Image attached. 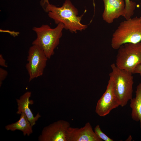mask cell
<instances>
[{
    "mask_svg": "<svg viewBox=\"0 0 141 141\" xmlns=\"http://www.w3.org/2000/svg\"><path fill=\"white\" fill-rule=\"evenodd\" d=\"M7 71L3 69L0 68V86L2 84V81L6 78L8 75Z\"/></svg>",
    "mask_w": 141,
    "mask_h": 141,
    "instance_id": "obj_16",
    "label": "cell"
},
{
    "mask_svg": "<svg viewBox=\"0 0 141 141\" xmlns=\"http://www.w3.org/2000/svg\"><path fill=\"white\" fill-rule=\"evenodd\" d=\"M0 65L1 66L3 67H7V66L5 60L1 54L0 55Z\"/></svg>",
    "mask_w": 141,
    "mask_h": 141,
    "instance_id": "obj_18",
    "label": "cell"
},
{
    "mask_svg": "<svg viewBox=\"0 0 141 141\" xmlns=\"http://www.w3.org/2000/svg\"><path fill=\"white\" fill-rule=\"evenodd\" d=\"M31 94V92L27 91L21 96L19 99H16L17 105V110L16 113L18 114H20L22 113H25L33 127L35 125L36 121L40 117L41 115L38 113L34 116L29 107V105L33 103L30 100Z\"/></svg>",
    "mask_w": 141,
    "mask_h": 141,
    "instance_id": "obj_11",
    "label": "cell"
},
{
    "mask_svg": "<svg viewBox=\"0 0 141 141\" xmlns=\"http://www.w3.org/2000/svg\"><path fill=\"white\" fill-rule=\"evenodd\" d=\"M64 28L61 23L57 24L56 27L51 28L46 24H43L39 27H34L32 30L37 34V38L32 43L40 47L44 51L48 59L54 54V50L59 43Z\"/></svg>",
    "mask_w": 141,
    "mask_h": 141,
    "instance_id": "obj_3",
    "label": "cell"
},
{
    "mask_svg": "<svg viewBox=\"0 0 141 141\" xmlns=\"http://www.w3.org/2000/svg\"><path fill=\"white\" fill-rule=\"evenodd\" d=\"M112 71L109 74L114 80L115 90L120 106H126L132 98L133 77L132 73L118 68L115 63L110 65Z\"/></svg>",
    "mask_w": 141,
    "mask_h": 141,
    "instance_id": "obj_4",
    "label": "cell"
},
{
    "mask_svg": "<svg viewBox=\"0 0 141 141\" xmlns=\"http://www.w3.org/2000/svg\"><path fill=\"white\" fill-rule=\"evenodd\" d=\"M119 106L120 103L115 92L114 81L112 77H109L106 90L97 102L95 112L99 116L104 117Z\"/></svg>",
    "mask_w": 141,
    "mask_h": 141,
    "instance_id": "obj_7",
    "label": "cell"
},
{
    "mask_svg": "<svg viewBox=\"0 0 141 141\" xmlns=\"http://www.w3.org/2000/svg\"><path fill=\"white\" fill-rule=\"evenodd\" d=\"M130 101L131 118L135 121L139 122L141 129V83L137 87L135 97Z\"/></svg>",
    "mask_w": 141,
    "mask_h": 141,
    "instance_id": "obj_13",
    "label": "cell"
},
{
    "mask_svg": "<svg viewBox=\"0 0 141 141\" xmlns=\"http://www.w3.org/2000/svg\"><path fill=\"white\" fill-rule=\"evenodd\" d=\"M118 50L116 66L133 74L136 68L141 64V42L125 44Z\"/></svg>",
    "mask_w": 141,
    "mask_h": 141,
    "instance_id": "obj_5",
    "label": "cell"
},
{
    "mask_svg": "<svg viewBox=\"0 0 141 141\" xmlns=\"http://www.w3.org/2000/svg\"><path fill=\"white\" fill-rule=\"evenodd\" d=\"M66 141H102L95 133L89 122L80 128L70 126L66 133Z\"/></svg>",
    "mask_w": 141,
    "mask_h": 141,
    "instance_id": "obj_9",
    "label": "cell"
},
{
    "mask_svg": "<svg viewBox=\"0 0 141 141\" xmlns=\"http://www.w3.org/2000/svg\"><path fill=\"white\" fill-rule=\"evenodd\" d=\"M19 119L16 122L8 125L5 127L8 131H14L19 130L22 131L24 136H29L33 132V127L25 114L22 113Z\"/></svg>",
    "mask_w": 141,
    "mask_h": 141,
    "instance_id": "obj_12",
    "label": "cell"
},
{
    "mask_svg": "<svg viewBox=\"0 0 141 141\" xmlns=\"http://www.w3.org/2000/svg\"><path fill=\"white\" fill-rule=\"evenodd\" d=\"M133 73L138 74L141 76V64L139 65L136 68Z\"/></svg>",
    "mask_w": 141,
    "mask_h": 141,
    "instance_id": "obj_19",
    "label": "cell"
},
{
    "mask_svg": "<svg viewBox=\"0 0 141 141\" xmlns=\"http://www.w3.org/2000/svg\"><path fill=\"white\" fill-rule=\"evenodd\" d=\"M48 58L39 46L32 45L29 50L28 62L26 67L29 75V81L43 74Z\"/></svg>",
    "mask_w": 141,
    "mask_h": 141,
    "instance_id": "obj_6",
    "label": "cell"
},
{
    "mask_svg": "<svg viewBox=\"0 0 141 141\" xmlns=\"http://www.w3.org/2000/svg\"><path fill=\"white\" fill-rule=\"evenodd\" d=\"M132 137L130 135L127 139H126L127 141H131L132 140Z\"/></svg>",
    "mask_w": 141,
    "mask_h": 141,
    "instance_id": "obj_20",
    "label": "cell"
},
{
    "mask_svg": "<svg viewBox=\"0 0 141 141\" xmlns=\"http://www.w3.org/2000/svg\"><path fill=\"white\" fill-rule=\"evenodd\" d=\"M125 14L124 16L126 20L129 19L133 16L136 7L135 2L130 0H125Z\"/></svg>",
    "mask_w": 141,
    "mask_h": 141,
    "instance_id": "obj_14",
    "label": "cell"
},
{
    "mask_svg": "<svg viewBox=\"0 0 141 141\" xmlns=\"http://www.w3.org/2000/svg\"><path fill=\"white\" fill-rule=\"evenodd\" d=\"M141 41V16L121 22L112 35L111 45L118 49L126 43H136Z\"/></svg>",
    "mask_w": 141,
    "mask_h": 141,
    "instance_id": "obj_2",
    "label": "cell"
},
{
    "mask_svg": "<svg viewBox=\"0 0 141 141\" xmlns=\"http://www.w3.org/2000/svg\"><path fill=\"white\" fill-rule=\"evenodd\" d=\"M140 4H141V2L140 3Z\"/></svg>",
    "mask_w": 141,
    "mask_h": 141,
    "instance_id": "obj_21",
    "label": "cell"
},
{
    "mask_svg": "<svg viewBox=\"0 0 141 141\" xmlns=\"http://www.w3.org/2000/svg\"></svg>",
    "mask_w": 141,
    "mask_h": 141,
    "instance_id": "obj_22",
    "label": "cell"
},
{
    "mask_svg": "<svg viewBox=\"0 0 141 141\" xmlns=\"http://www.w3.org/2000/svg\"><path fill=\"white\" fill-rule=\"evenodd\" d=\"M48 13V16L58 24H62L64 28L72 33L85 30L88 25L81 23V21L84 14L78 16V11L69 0H66L62 6L57 7L49 4L45 11Z\"/></svg>",
    "mask_w": 141,
    "mask_h": 141,
    "instance_id": "obj_1",
    "label": "cell"
},
{
    "mask_svg": "<svg viewBox=\"0 0 141 141\" xmlns=\"http://www.w3.org/2000/svg\"><path fill=\"white\" fill-rule=\"evenodd\" d=\"M104 9L102 15L103 20L108 24L125 14V4L123 0H103Z\"/></svg>",
    "mask_w": 141,
    "mask_h": 141,
    "instance_id": "obj_10",
    "label": "cell"
},
{
    "mask_svg": "<svg viewBox=\"0 0 141 141\" xmlns=\"http://www.w3.org/2000/svg\"><path fill=\"white\" fill-rule=\"evenodd\" d=\"M40 4L45 11L47 7L50 4L48 0H41L40 2Z\"/></svg>",
    "mask_w": 141,
    "mask_h": 141,
    "instance_id": "obj_17",
    "label": "cell"
},
{
    "mask_svg": "<svg viewBox=\"0 0 141 141\" xmlns=\"http://www.w3.org/2000/svg\"><path fill=\"white\" fill-rule=\"evenodd\" d=\"M94 131L97 136L102 140L105 141H113L114 140L109 137L101 130L99 125H97L95 127Z\"/></svg>",
    "mask_w": 141,
    "mask_h": 141,
    "instance_id": "obj_15",
    "label": "cell"
},
{
    "mask_svg": "<svg viewBox=\"0 0 141 141\" xmlns=\"http://www.w3.org/2000/svg\"><path fill=\"white\" fill-rule=\"evenodd\" d=\"M69 122L60 120L44 127L38 137L39 141H66V133Z\"/></svg>",
    "mask_w": 141,
    "mask_h": 141,
    "instance_id": "obj_8",
    "label": "cell"
}]
</instances>
